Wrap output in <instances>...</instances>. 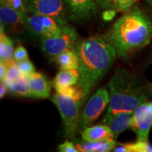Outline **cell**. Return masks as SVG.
<instances>
[{"instance_id": "cell-1", "label": "cell", "mask_w": 152, "mask_h": 152, "mask_svg": "<svg viewBox=\"0 0 152 152\" xmlns=\"http://www.w3.org/2000/svg\"><path fill=\"white\" fill-rule=\"evenodd\" d=\"M104 38L114 47L117 54L128 58L152 40V18L137 6L125 12Z\"/></svg>"}, {"instance_id": "cell-2", "label": "cell", "mask_w": 152, "mask_h": 152, "mask_svg": "<svg viewBox=\"0 0 152 152\" xmlns=\"http://www.w3.org/2000/svg\"><path fill=\"white\" fill-rule=\"evenodd\" d=\"M75 51L78 57V84L89 94L112 67L117 52L112 45L100 36L79 41Z\"/></svg>"}, {"instance_id": "cell-3", "label": "cell", "mask_w": 152, "mask_h": 152, "mask_svg": "<svg viewBox=\"0 0 152 152\" xmlns=\"http://www.w3.org/2000/svg\"><path fill=\"white\" fill-rule=\"evenodd\" d=\"M110 102L106 114L134 112L148 98V92L137 77L123 68H118L109 82Z\"/></svg>"}, {"instance_id": "cell-4", "label": "cell", "mask_w": 152, "mask_h": 152, "mask_svg": "<svg viewBox=\"0 0 152 152\" xmlns=\"http://www.w3.org/2000/svg\"><path fill=\"white\" fill-rule=\"evenodd\" d=\"M89 94L78 83L56 92L51 100L59 112L67 138H73L77 133L81 108Z\"/></svg>"}, {"instance_id": "cell-5", "label": "cell", "mask_w": 152, "mask_h": 152, "mask_svg": "<svg viewBox=\"0 0 152 152\" xmlns=\"http://www.w3.org/2000/svg\"><path fill=\"white\" fill-rule=\"evenodd\" d=\"M78 42L76 30L66 25L62 26L60 33L56 35L42 38L40 48L49 58L54 59L56 56L66 51L74 50Z\"/></svg>"}, {"instance_id": "cell-6", "label": "cell", "mask_w": 152, "mask_h": 152, "mask_svg": "<svg viewBox=\"0 0 152 152\" xmlns=\"http://www.w3.org/2000/svg\"><path fill=\"white\" fill-rule=\"evenodd\" d=\"M28 13L52 17L61 26L68 25L69 15L64 0H24Z\"/></svg>"}, {"instance_id": "cell-7", "label": "cell", "mask_w": 152, "mask_h": 152, "mask_svg": "<svg viewBox=\"0 0 152 152\" xmlns=\"http://www.w3.org/2000/svg\"><path fill=\"white\" fill-rule=\"evenodd\" d=\"M110 95L105 88H101L94 93L82 110L80 116L77 132H82L91 126L109 104Z\"/></svg>"}, {"instance_id": "cell-8", "label": "cell", "mask_w": 152, "mask_h": 152, "mask_svg": "<svg viewBox=\"0 0 152 152\" xmlns=\"http://www.w3.org/2000/svg\"><path fill=\"white\" fill-rule=\"evenodd\" d=\"M152 127V106L151 102H144L132 113L130 128L135 132L137 140L149 141Z\"/></svg>"}, {"instance_id": "cell-9", "label": "cell", "mask_w": 152, "mask_h": 152, "mask_svg": "<svg viewBox=\"0 0 152 152\" xmlns=\"http://www.w3.org/2000/svg\"><path fill=\"white\" fill-rule=\"evenodd\" d=\"M62 26L52 17L32 14L27 19V30L33 35L41 38L50 37L60 33Z\"/></svg>"}, {"instance_id": "cell-10", "label": "cell", "mask_w": 152, "mask_h": 152, "mask_svg": "<svg viewBox=\"0 0 152 152\" xmlns=\"http://www.w3.org/2000/svg\"><path fill=\"white\" fill-rule=\"evenodd\" d=\"M28 14L14 9L9 5L1 4L0 20L1 26L8 33H18L27 30Z\"/></svg>"}, {"instance_id": "cell-11", "label": "cell", "mask_w": 152, "mask_h": 152, "mask_svg": "<svg viewBox=\"0 0 152 152\" xmlns=\"http://www.w3.org/2000/svg\"><path fill=\"white\" fill-rule=\"evenodd\" d=\"M69 15L74 23H83L92 19L97 8L95 0H64Z\"/></svg>"}, {"instance_id": "cell-12", "label": "cell", "mask_w": 152, "mask_h": 152, "mask_svg": "<svg viewBox=\"0 0 152 152\" xmlns=\"http://www.w3.org/2000/svg\"><path fill=\"white\" fill-rule=\"evenodd\" d=\"M133 112H118V113L107 115L106 114L102 123L107 125L113 132L115 140L128 128H130Z\"/></svg>"}, {"instance_id": "cell-13", "label": "cell", "mask_w": 152, "mask_h": 152, "mask_svg": "<svg viewBox=\"0 0 152 152\" xmlns=\"http://www.w3.org/2000/svg\"><path fill=\"white\" fill-rule=\"evenodd\" d=\"M28 83L33 98L47 99L50 95L51 85L46 76L35 72L27 77Z\"/></svg>"}, {"instance_id": "cell-14", "label": "cell", "mask_w": 152, "mask_h": 152, "mask_svg": "<svg viewBox=\"0 0 152 152\" xmlns=\"http://www.w3.org/2000/svg\"><path fill=\"white\" fill-rule=\"evenodd\" d=\"M81 136L84 141L90 142L115 140L111 129L104 124L96 125L86 128L81 132Z\"/></svg>"}, {"instance_id": "cell-15", "label": "cell", "mask_w": 152, "mask_h": 152, "mask_svg": "<svg viewBox=\"0 0 152 152\" xmlns=\"http://www.w3.org/2000/svg\"><path fill=\"white\" fill-rule=\"evenodd\" d=\"M80 75L78 69L61 70L54 80V86L56 92L79 83Z\"/></svg>"}, {"instance_id": "cell-16", "label": "cell", "mask_w": 152, "mask_h": 152, "mask_svg": "<svg viewBox=\"0 0 152 152\" xmlns=\"http://www.w3.org/2000/svg\"><path fill=\"white\" fill-rule=\"evenodd\" d=\"M115 140L90 142L84 141L76 144L78 151L83 152H107L114 149L116 146Z\"/></svg>"}, {"instance_id": "cell-17", "label": "cell", "mask_w": 152, "mask_h": 152, "mask_svg": "<svg viewBox=\"0 0 152 152\" xmlns=\"http://www.w3.org/2000/svg\"><path fill=\"white\" fill-rule=\"evenodd\" d=\"M61 70L78 69V57L74 50H68L58 54L54 59Z\"/></svg>"}, {"instance_id": "cell-18", "label": "cell", "mask_w": 152, "mask_h": 152, "mask_svg": "<svg viewBox=\"0 0 152 152\" xmlns=\"http://www.w3.org/2000/svg\"><path fill=\"white\" fill-rule=\"evenodd\" d=\"M6 84L8 87L9 92L11 94L23 97L33 98L28 85L27 77L23 75L20 76L16 81Z\"/></svg>"}, {"instance_id": "cell-19", "label": "cell", "mask_w": 152, "mask_h": 152, "mask_svg": "<svg viewBox=\"0 0 152 152\" xmlns=\"http://www.w3.org/2000/svg\"><path fill=\"white\" fill-rule=\"evenodd\" d=\"M14 46L11 39L6 35L3 26H1L0 32V58L2 61H7L14 58Z\"/></svg>"}, {"instance_id": "cell-20", "label": "cell", "mask_w": 152, "mask_h": 152, "mask_svg": "<svg viewBox=\"0 0 152 152\" xmlns=\"http://www.w3.org/2000/svg\"><path fill=\"white\" fill-rule=\"evenodd\" d=\"M114 151L117 152H152V145L149 141L139 140L134 143L121 144L115 147Z\"/></svg>"}, {"instance_id": "cell-21", "label": "cell", "mask_w": 152, "mask_h": 152, "mask_svg": "<svg viewBox=\"0 0 152 152\" xmlns=\"http://www.w3.org/2000/svg\"><path fill=\"white\" fill-rule=\"evenodd\" d=\"M4 62L7 66V71L3 82L5 83H9L16 81L22 75V73L17 62L14 58H11Z\"/></svg>"}, {"instance_id": "cell-22", "label": "cell", "mask_w": 152, "mask_h": 152, "mask_svg": "<svg viewBox=\"0 0 152 152\" xmlns=\"http://www.w3.org/2000/svg\"><path fill=\"white\" fill-rule=\"evenodd\" d=\"M139 0H109L110 9H114L121 12H126Z\"/></svg>"}, {"instance_id": "cell-23", "label": "cell", "mask_w": 152, "mask_h": 152, "mask_svg": "<svg viewBox=\"0 0 152 152\" xmlns=\"http://www.w3.org/2000/svg\"><path fill=\"white\" fill-rule=\"evenodd\" d=\"M1 4L9 5V7H12L16 10L28 14V11L26 7L24 0H2L1 1Z\"/></svg>"}, {"instance_id": "cell-24", "label": "cell", "mask_w": 152, "mask_h": 152, "mask_svg": "<svg viewBox=\"0 0 152 152\" xmlns=\"http://www.w3.org/2000/svg\"><path fill=\"white\" fill-rule=\"evenodd\" d=\"M18 65L21 71L22 75L26 76V77L29 76L35 72V66L33 64V63L29 59H26L21 61L17 62Z\"/></svg>"}, {"instance_id": "cell-25", "label": "cell", "mask_w": 152, "mask_h": 152, "mask_svg": "<svg viewBox=\"0 0 152 152\" xmlns=\"http://www.w3.org/2000/svg\"><path fill=\"white\" fill-rule=\"evenodd\" d=\"M14 58L16 62L28 59V54L26 49L21 45H19L14 50Z\"/></svg>"}, {"instance_id": "cell-26", "label": "cell", "mask_w": 152, "mask_h": 152, "mask_svg": "<svg viewBox=\"0 0 152 152\" xmlns=\"http://www.w3.org/2000/svg\"><path fill=\"white\" fill-rule=\"evenodd\" d=\"M58 151L61 152H77V150L76 146L73 144L71 142L66 141L64 143L60 144L58 147Z\"/></svg>"}, {"instance_id": "cell-27", "label": "cell", "mask_w": 152, "mask_h": 152, "mask_svg": "<svg viewBox=\"0 0 152 152\" xmlns=\"http://www.w3.org/2000/svg\"><path fill=\"white\" fill-rule=\"evenodd\" d=\"M117 11V10L114 9H105V11L102 14V18L104 21H111L115 18Z\"/></svg>"}, {"instance_id": "cell-28", "label": "cell", "mask_w": 152, "mask_h": 152, "mask_svg": "<svg viewBox=\"0 0 152 152\" xmlns=\"http://www.w3.org/2000/svg\"><path fill=\"white\" fill-rule=\"evenodd\" d=\"M7 71V66L6 65L5 62L1 61H0V80H1V82H3L4 80Z\"/></svg>"}, {"instance_id": "cell-29", "label": "cell", "mask_w": 152, "mask_h": 152, "mask_svg": "<svg viewBox=\"0 0 152 152\" xmlns=\"http://www.w3.org/2000/svg\"><path fill=\"white\" fill-rule=\"evenodd\" d=\"M99 7L101 9H110L109 4V0H95Z\"/></svg>"}, {"instance_id": "cell-30", "label": "cell", "mask_w": 152, "mask_h": 152, "mask_svg": "<svg viewBox=\"0 0 152 152\" xmlns=\"http://www.w3.org/2000/svg\"><path fill=\"white\" fill-rule=\"evenodd\" d=\"M7 90H8V87L5 83L1 82V85H0V98L2 99L5 94H7Z\"/></svg>"}, {"instance_id": "cell-31", "label": "cell", "mask_w": 152, "mask_h": 152, "mask_svg": "<svg viewBox=\"0 0 152 152\" xmlns=\"http://www.w3.org/2000/svg\"><path fill=\"white\" fill-rule=\"evenodd\" d=\"M146 1H147V3L149 4V6H151L152 7V0H145Z\"/></svg>"}, {"instance_id": "cell-32", "label": "cell", "mask_w": 152, "mask_h": 152, "mask_svg": "<svg viewBox=\"0 0 152 152\" xmlns=\"http://www.w3.org/2000/svg\"><path fill=\"white\" fill-rule=\"evenodd\" d=\"M150 88H151V92H152V86H151V87H150Z\"/></svg>"}, {"instance_id": "cell-33", "label": "cell", "mask_w": 152, "mask_h": 152, "mask_svg": "<svg viewBox=\"0 0 152 152\" xmlns=\"http://www.w3.org/2000/svg\"><path fill=\"white\" fill-rule=\"evenodd\" d=\"M2 1V0H0V1Z\"/></svg>"}]
</instances>
